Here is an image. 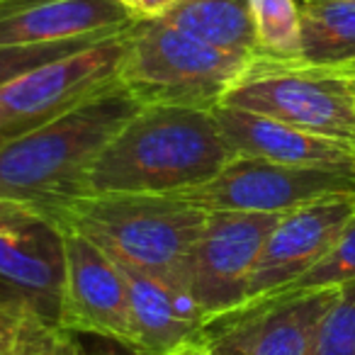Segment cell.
<instances>
[{
	"mask_svg": "<svg viewBox=\"0 0 355 355\" xmlns=\"http://www.w3.org/2000/svg\"><path fill=\"white\" fill-rule=\"evenodd\" d=\"M236 156L212 110L144 105L90 163L83 195H183Z\"/></svg>",
	"mask_w": 355,
	"mask_h": 355,
	"instance_id": "cell-1",
	"label": "cell"
},
{
	"mask_svg": "<svg viewBox=\"0 0 355 355\" xmlns=\"http://www.w3.org/2000/svg\"><path fill=\"white\" fill-rule=\"evenodd\" d=\"M44 217L190 295V256L207 219V212L190 200L180 195H83L44 209Z\"/></svg>",
	"mask_w": 355,
	"mask_h": 355,
	"instance_id": "cell-2",
	"label": "cell"
},
{
	"mask_svg": "<svg viewBox=\"0 0 355 355\" xmlns=\"http://www.w3.org/2000/svg\"><path fill=\"white\" fill-rule=\"evenodd\" d=\"M141 105L112 85L46 127L0 148V202L44 209L83 195L90 163Z\"/></svg>",
	"mask_w": 355,
	"mask_h": 355,
	"instance_id": "cell-3",
	"label": "cell"
},
{
	"mask_svg": "<svg viewBox=\"0 0 355 355\" xmlns=\"http://www.w3.org/2000/svg\"><path fill=\"white\" fill-rule=\"evenodd\" d=\"M248 59L207 44L163 20L134 22L119 83L139 105L214 110Z\"/></svg>",
	"mask_w": 355,
	"mask_h": 355,
	"instance_id": "cell-4",
	"label": "cell"
},
{
	"mask_svg": "<svg viewBox=\"0 0 355 355\" xmlns=\"http://www.w3.org/2000/svg\"><path fill=\"white\" fill-rule=\"evenodd\" d=\"M222 105L355 146V69L256 54Z\"/></svg>",
	"mask_w": 355,
	"mask_h": 355,
	"instance_id": "cell-5",
	"label": "cell"
},
{
	"mask_svg": "<svg viewBox=\"0 0 355 355\" xmlns=\"http://www.w3.org/2000/svg\"><path fill=\"white\" fill-rule=\"evenodd\" d=\"M129 30L0 85V148L117 85Z\"/></svg>",
	"mask_w": 355,
	"mask_h": 355,
	"instance_id": "cell-6",
	"label": "cell"
},
{
	"mask_svg": "<svg viewBox=\"0 0 355 355\" xmlns=\"http://www.w3.org/2000/svg\"><path fill=\"white\" fill-rule=\"evenodd\" d=\"M355 195V171L300 168L236 156L209 183L188 190L190 200L205 212H248L282 217L326 198Z\"/></svg>",
	"mask_w": 355,
	"mask_h": 355,
	"instance_id": "cell-7",
	"label": "cell"
},
{
	"mask_svg": "<svg viewBox=\"0 0 355 355\" xmlns=\"http://www.w3.org/2000/svg\"><path fill=\"white\" fill-rule=\"evenodd\" d=\"M331 290L275 292L207 319L198 336L217 355H311Z\"/></svg>",
	"mask_w": 355,
	"mask_h": 355,
	"instance_id": "cell-8",
	"label": "cell"
},
{
	"mask_svg": "<svg viewBox=\"0 0 355 355\" xmlns=\"http://www.w3.org/2000/svg\"><path fill=\"white\" fill-rule=\"evenodd\" d=\"M277 219L275 214L207 212L190 256V295L205 321L248 300L253 272Z\"/></svg>",
	"mask_w": 355,
	"mask_h": 355,
	"instance_id": "cell-9",
	"label": "cell"
},
{
	"mask_svg": "<svg viewBox=\"0 0 355 355\" xmlns=\"http://www.w3.org/2000/svg\"><path fill=\"white\" fill-rule=\"evenodd\" d=\"M66 243V282L59 326L73 334L134 345L124 272L88 236L61 229Z\"/></svg>",
	"mask_w": 355,
	"mask_h": 355,
	"instance_id": "cell-10",
	"label": "cell"
},
{
	"mask_svg": "<svg viewBox=\"0 0 355 355\" xmlns=\"http://www.w3.org/2000/svg\"><path fill=\"white\" fill-rule=\"evenodd\" d=\"M353 214L355 195L326 198L282 214L266 239L246 302L282 292L304 277L331 251Z\"/></svg>",
	"mask_w": 355,
	"mask_h": 355,
	"instance_id": "cell-11",
	"label": "cell"
},
{
	"mask_svg": "<svg viewBox=\"0 0 355 355\" xmlns=\"http://www.w3.org/2000/svg\"><path fill=\"white\" fill-rule=\"evenodd\" d=\"M66 282L64 232L49 219L0 234V306L59 324Z\"/></svg>",
	"mask_w": 355,
	"mask_h": 355,
	"instance_id": "cell-12",
	"label": "cell"
},
{
	"mask_svg": "<svg viewBox=\"0 0 355 355\" xmlns=\"http://www.w3.org/2000/svg\"><path fill=\"white\" fill-rule=\"evenodd\" d=\"M212 112L239 156L282 163V166L355 171L353 144L316 137L292 124L232 107V105H217Z\"/></svg>",
	"mask_w": 355,
	"mask_h": 355,
	"instance_id": "cell-13",
	"label": "cell"
},
{
	"mask_svg": "<svg viewBox=\"0 0 355 355\" xmlns=\"http://www.w3.org/2000/svg\"><path fill=\"white\" fill-rule=\"evenodd\" d=\"M132 25L117 0H0V46L114 35Z\"/></svg>",
	"mask_w": 355,
	"mask_h": 355,
	"instance_id": "cell-14",
	"label": "cell"
},
{
	"mask_svg": "<svg viewBox=\"0 0 355 355\" xmlns=\"http://www.w3.org/2000/svg\"><path fill=\"white\" fill-rule=\"evenodd\" d=\"M114 258V256H112ZM124 272L129 297V324L134 348L171 355L180 343L190 340L205 324L193 295L180 292L161 277L114 258Z\"/></svg>",
	"mask_w": 355,
	"mask_h": 355,
	"instance_id": "cell-15",
	"label": "cell"
},
{
	"mask_svg": "<svg viewBox=\"0 0 355 355\" xmlns=\"http://www.w3.org/2000/svg\"><path fill=\"white\" fill-rule=\"evenodd\" d=\"M163 22L241 59L258 54L248 0H183Z\"/></svg>",
	"mask_w": 355,
	"mask_h": 355,
	"instance_id": "cell-16",
	"label": "cell"
},
{
	"mask_svg": "<svg viewBox=\"0 0 355 355\" xmlns=\"http://www.w3.org/2000/svg\"><path fill=\"white\" fill-rule=\"evenodd\" d=\"M302 59L355 66V0H300Z\"/></svg>",
	"mask_w": 355,
	"mask_h": 355,
	"instance_id": "cell-17",
	"label": "cell"
},
{
	"mask_svg": "<svg viewBox=\"0 0 355 355\" xmlns=\"http://www.w3.org/2000/svg\"><path fill=\"white\" fill-rule=\"evenodd\" d=\"M258 54L302 59L300 0H248Z\"/></svg>",
	"mask_w": 355,
	"mask_h": 355,
	"instance_id": "cell-18",
	"label": "cell"
},
{
	"mask_svg": "<svg viewBox=\"0 0 355 355\" xmlns=\"http://www.w3.org/2000/svg\"><path fill=\"white\" fill-rule=\"evenodd\" d=\"M311 355H355V280L336 287L316 326Z\"/></svg>",
	"mask_w": 355,
	"mask_h": 355,
	"instance_id": "cell-19",
	"label": "cell"
},
{
	"mask_svg": "<svg viewBox=\"0 0 355 355\" xmlns=\"http://www.w3.org/2000/svg\"><path fill=\"white\" fill-rule=\"evenodd\" d=\"M114 35H119V32H114ZM114 35H93V37H83V40L51 42V44H32V46H17V44L0 46V85H6L8 80L17 78V76L27 73L32 69H40V66L51 64V61L66 59L71 54L90 49V46L100 44V42L110 40Z\"/></svg>",
	"mask_w": 355,
	"mask_h": 355,
	"instance_id": "cell-20",
	"label": "cell"
},
{
	"mask_svg": "<svg viewBox=\"0 0 355 355\" xmlns=\"http://www.w3.org/2000/svg\"><path fill=\"white\" fill-rule=\"evenodd\" d=\"M350 280H355V214L348 219L331 251L304 277H300L295 285L282 292L331 290V287H340Z\"/></svg>",
	"mask_w": 355,
	"mask_h": 355,
	"instance_id": "cell-21",
	"label": "cell"
},
{
	"mask_svg": "<svg viewBox=\"0 0 355 355\" xmlns=\"http://www.w3.org/2000/svg\"><path fill=\"white\" fill-rule=\"evenodd\" d=\"M78 334L25 311L12 355H85Z\"/></svg>",
	"mask_w": 355,
	"mask_h": 355,
	"instance_id": "cell-22",
	"label": "cell"
},
{
	"mask_svg": "<svg viewBox=\"0 0 355 355\" xmlns=\"http://www.w3.org/2000/svg\"><path fill=\"white\" fill-rule=\"evenodd\" d=\"M117 3L129 12V17L134 22H148V20H163L183 0H117Z\"/></svg>",
	"mask_w": 355,
	"mask_h": 355,
	"instance_id": "cell-23",
	"label": "cell"
},
{
	"mask_svg": "<svg viewBox=\"0 0 355 355\" xmlns=\"http://www.w3.org/2000/svg\"><path fill=\"white\" fill-rule=\"evenodd\" d=\"M40 219H46L40 209L27 207V205L15 202H0V234L12 232V229H22L27 224H35Z\"/></svg>",
	"mask_w": 355,
	"mask_h": 355,
	"instance_id": "cell-24",
	"label": "cell"
},
{
	"mask_svg": "<svg viewBox=\"0 0 355 355\" xmlns=\"http://www.w3.org/2000/svg\"><path fill=\"white\" fill-rule=\"evenodd\" d=\"M22 314H25V311H15V309H6V306H0V355L15 353Z\"/></svg>",
	"mask_w": 355,
	"mask_h": 355,
	"instance_id": "cell-25",
	"label": "cell"
},
{
	"mask_svg": "<svg viewBox=\"0 0 355 355\" xmlns=\"http://www.w3.org/2000/svg\"><path fill=\"white\" fill-rule=\"evenodd\" d=\"M85 355H161V353L134 348V345H124V343H117V340H110V338H98L95 345L85 348Z\"/></svg>",
	"mask_w": 355,
	"mask_h": 355,
	"instance_id": "cell-26",
	"label": "cell"
},
{
	"mask_svg": "<svg viewBox=\"0 0 355 355\" xmlns=\"http://www.w3.org/2000/svg\"><path fill=\"white\" fill-rule=\"evenodd\" d=\"M171 355H217L209 345H205L202 340L198 338V336H193L190 340H185V343H180L175 350H173Z\"/></svg>",
	"mask_w": 355,
	"mask_h": 355,
	"instance_id": "cell-27",
	"label": "cell"
},
{
	"mask_svg": "<svg viewBox=\"0 0 355 355\" xmlns=\"http://www.w3.org/2000/svg\"><path fill=\"white\" fill-rule=\"evenodd\" d=\"M353 69H355V66H353Z\"/></svg>",
	"mask_w": 355,
	"mask_h": 355,
	"instance_id": "cell-28",
	"label": "cell"
}]
</instances>
